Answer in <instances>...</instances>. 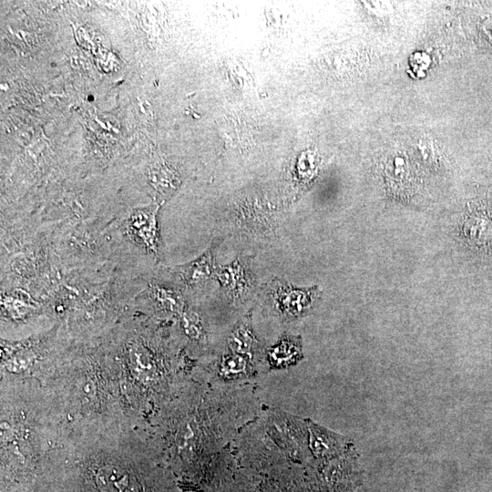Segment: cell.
<instances>
[{
  "label": "cell",
  "instance_id": "1",
  "mask_svg": "<svg viewBox=\"0 0 492 492\" xmlns=\"http://www.w3.org/2000/svg\"><path fill=\"white\" fill-rule=\"evenodd\" d=\"M270 294L273 309L285 321H292L304 316L312 308L316 289H299L283 281H272Z\"/></svg>",
  "mask_w": 492,
  "mask_h": 492
},
{
  "label": "cell",
  "instance_id": "2",
  "mask_svg": "<svg viewBox=\"0 0 492 492\" xmlns=\"http://www.w3.org/2000/svg\"><path fill=\"white\" fill-rule=\"evenodd\" d=\"M257 374L254 358L229 351L220 354L214 366L215 379L221 386L245 385Z\"/></svg>",
  "mask_w": 492,
  "mask_h": 492
},
{
  "label": "cell",
  "instance_id": "3",
  "mask_svg": "<svg viewBox=\"0 0 492 492\" xmlns=\"http://www.w3.org/2000/svg\"><path fill=\"white\" fill-rule=\"evenodd\" d=\"M159 206H149L135 210L128 217L126 229L128 236L144 250L159 253Z\"/></svg>",
  "mask_w": 492,
  "mask_h": 492
},
{
  "label": "cell",
  "instance_id": "4",
  "mask_svg": "<svg viewBox=\"0 0 492 492\" xmlns=\"http://www.w3.org/2000/svg\"><path fill=\"white\" fill-rule=\"evenodd\" d=\"M214 275L234 299L244 297L252 287V276L245 262L240 259L228 265L217 267Z\"/></svg>",
  "mask_w": 492,
  "mask_h": 492
},
{
  "label": "cell",
  "instance_id": "5",
  "mask_svg": "<svg viewBox=\"0 0 492 492\" xmlns=\"http://www.w3.org/2000/svg\"><path fill=\"white\" fill-rule=\"evenodd\" d=\"M227 351L245 354L255 359L261 351V345L254 333L251 316L246 315L232 327L226 336Z\"/></svg>",
  "mask_w": 492,
  "mask_h": 492
},
{
  "label": "cell",
  "instance_id": "6",
  "mask_svg": "<svg viewBox=\"0 0 492 492\" xmlns=\"http://www.w3.org/2000/svg\"><path fill=\"white\" fill-rule=\"evenodd\" d=\"M302 358V343L299 336L284 334L266 352L270 369H284L295 364Z\"/></svg>",
  "mask_w": 492,
  "mask_h": 492
},
{
  "label": "cell",
  "instance_id": "7",
  "mask_svg": "<svg viewBox=\"0 0 492 492\" xmlns=\"http://www.w3.org/2000/svg\"><path fill=\"white\" fill-rule=\"evenodd\" d=\"M216 267L211 249L205 251L194 261L179 266V272L189 285L200 284L215 274Z\"/></svg>",
  "mask_w": 492,
  "mask_h": 492
},
{
  "label": "cell",
  "instance_id": "8",
  "mask_svg": "<svg viewBox=\"0 0 492 492\" xmlns=\"http://www.w3.org/2000/svg\"><path fill=\"white\" fill-rule=\"evenodd\" d=\"M151 297L163 310L170 313H181L184 309L179 292L159 284L150 287Z\"/></svg>",
  "mask_w": 492,
  "mask_h": 492
},
{
  "label": "cell",
  "instance_id": "9",
  "mask_svg": "<svg viewBox=\"0 0 492 492\" xmlns=\"http://www.w3.org/2000/svg\"><path fill=\"white\" fill-rule=\"evenodd\" d=\"M181 313V324L185 333L192 339L200 340L204 336V326L200 314L192 309L184 308Z\"/></svg>",
  "mask_w": 492,
  "mask_h": 492
},
{
  "label": "cell",
  "instance_id": "10",
  "mask_svg": "<svg viewBox=\"0 0 492 492\" xmlns=\"http://www.w3.org/2000/svg\"><path fill=\"white\" fill-rule=\"evenodd\" d=\"M487 31L490 32V34L492 35V24L487 25Z\"/></svg>",
  "mask_w": 492,
  "mask_h": 492
}]
</instances>
